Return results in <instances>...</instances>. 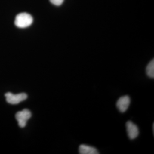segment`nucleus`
<instances>
[{"instance_id":"nucleus-1","label":"nucleus","mask_w":154,"mask_h":154,"mask_svg":"<svg viewBox=\"0 0 154 154\" xmlns=\"http://www.w3.org/2000/svg\"><path fill=\"white\" fill-rule=\"evenodd\" d=\"M32 16L26 13L18 14L15 20V25L18 28H25L30 26L33 23Z\"/></svg>"},{"instance_id":"nucleus-2","label":"nucleus","mask_w":154,"mask_h":154,"mask_svg":"<svg viewBox=\"0 0 154 154\" xmlns=\"http://www.w3.org/2000/svg\"><path fill=\"white\" fill-rule=\"evenodd\" d=\"M31 116L32 113L28 109H25L18 112L16 115V118L18 122L19 126L21 128L26 126L27 121L31 118Z\"/></svg>"},{"instance_id":"nucleus-3","label":"nucleus","mask_w":154,"mask_h":154,"mask_svg":"<svg viewBox=\"0 0 154 154\" xmlns=\"http://www.w3.org/2000/svg\"><path fill=\"white\" fill-rule=\"evenodd\" d=\"M8 103L13 105H16L27 99L28 95L25 93H21L14 95L11 93H8L5 95Z\"/></svg>"},{"instance_id":"nucleus-4","label":"nucleus","mask_w":154,"mask_h":154,"mask_svg":"<svg viewBox=\"0 0 154 154\" xmlns=\"http://www.w3.org/2000/svg\"><path fill=\"white\" fill-rule=\"evenodd\" d=\"M130 104V98L128 96H123L118 100L116 107L122 112L126 111Z\"/></svg>"},{"instance_id":"nucleus-5","label":"nucleus","mask_w":154,"mask_h":154,"mask_svg":"<svg viewBox=\"0 0 154 154\" xmlns=\"http://www.w3.org/2000/svg\"><path fill=\"white\" fill-rule=\"evenodd\" d=\"M127 132L130 139H134L137 138L139 135V129L137 125L132 122L128 121L126 123Z\"/></svg>"},{"instance_id":"nucleus-6","label":"nucleus","mask_w":154,"mask_h":154,"mask_svg":"<svg viewBox=\"0 0 154 154\" xmlns=\"http://www.w3.org/2000/svg\"><path fill=\"white\" fill-rule=\"evenodd\" d=\"M79 152L81 154H98L97 149L93 147L82 144L79 147Z\"/></svg>"},{"instance_id":"nucleus-7","label":"nucleus","mask_w":154,"mask_h":154,"mask_svg":"<svg viewBox=\"0 0 154 154\" xmlns=\"http://www.w3.org/2000/svg\"><path fill=\"white\" fill-rule=\"evenodd\" d=\"M147 75L151 78H154V60H152L146 67Z\"/></svg>"},{"instance_id":"nucleus-8","label":"nucleus","mask_w":154,"mask_h":154,"mask_svg":"<svg viewBox=\"0 0 154 154\" xmlns=\"http://www.w3.org/2000/svg\"><path fill=\"white\" fill-rule=\"evenodd\" d=\"M50 1L55 5L60 6L62 4L64 0H50Z\"/></svg>"}]
</instances>
